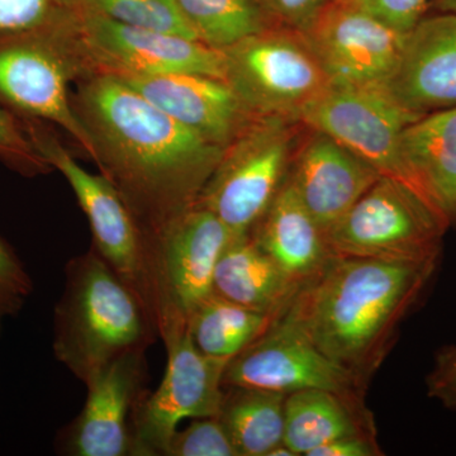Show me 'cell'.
I'll return each instance as SVG.
<instances>
[{
  "mask_svg": "<svg viewBox=\"0 0 456 456\" xmlns=\"http://www.w3.org/2000/svg\"><path fill=\"white\" fill-rule=\"evenodd\" d=\"M383 450L373 435L341 437L314 450L310 456H382Z\"/></svg>",
  "mask_w": 456,
  "mask_h": 456,
  "instance_id": "cell-34",
  "label": "cell"
},
{
  "mask_svg": "<svg viewBox=\"0 0 456 456\" xmlns=\"http://www.w3.org/2000/svg\"><path fill=\"white\" fill-rule=\"evenodd\" d=\"M437 261L335 255L277 320L368 383L431 281Z\"/></svg>",
  "mask_w": 456,
  "mask_h": 456,
  "instance_id": "cell-2",
  "label": "cell"
},
{
  "mask_svg": "<svg viewBox=\"0 0 456 456\" xmlns=\"http://www.w3.org/2000/svg\"><path fill=\"white\" fill-rule=\"evenodd\" d=\"M227 83L254 116L298 119L330 86L305 33L272 26L230 49Z\"/></svg>",
  "mask_w": 456,
  "mask_h": 456,
  "instance_id": "cell-6",
  "label": "cell"
},
{
  "mask_svg": "<svg viewBox=\"0 0 456 456\" xmlns=\"http://www.w3.org/2000/svg\"><path fill=\"white\" fill-rule=\"evenodd\" d=\"M428 395L449 410L456 411V345L437 353L428 379Z\"/></svg>",
  "mask_w": 456,
  "mask_h": 456,
  "instance_id": "cell-32",
  "label": "cell"
},
{
  "mask_svg": "<svg viewBox=\"0 0 456 456\" xmlns=\"http://www.w3.org/2000/svg\"><path fill=\"white\" fill-rule=\"evenodd\" d=\"M90 3L98 13L122 25L200 40L175 0H90Z\"/></svg>",
  "mask_w": 456,
  "mask_h": 456,
  "instance_id": "cell-26",
  "label": "cell"
},
{
  "mask_svg": "<svg viewBox=\"0 0 456 456\" xmlns=\"http://www.w3.org/2000/svg\"><path fill=\"white\" fill-rule=\"evenodd\" d=\"M417 191L450 222L456 218V107L425 114L399 140Z\"/></svg>",
  "mask_w": 456,
  "mask_h": 456,
  "instance_id": "cell-20",
  "label": "cell"
},
{
  "mask_svg": "<svg viewBox=\"0 0 456 456\" xmlns=\"http://www.w3.org/2000/svg\"><path fill=\"white\" fill-rule=\"evenodd\" d=\"M64 62L29 31L0 36V101L26 116L61 126L95 160H101L89 132L69 103Z\"/></svg>",
  "mask_w": 456,
  "mask_h": 456,
  "instance_id": "cell-14",
  "label": "cell"
},
{
  "mask_svg": "<svg viewBox=\"0 0 456 456\" xmlns=\"http://www.w3.org/2000/svg\"><path fill=\"white\" fill-rule=\"evenodd\" d=\"M274 321L212 293L189 318L188 334L204 355L230 362L265 334Z\"/></svg>",
  "mask_w": 456,
  "mask_h": 456,
  "instance_id": "cell-24",
  "label": "cell"
},
{
  "mask_svg": "<svg viewBox=\"0 0 456 456\" xmlns=\"http://www.w3.org/2000/svg\"><path fill=\"white\" fill-rule=\"evenodd\" d=\"M285 397L261 389L224 388L217 417L239 456H269L284 443Z\"/></svg>",
  "mask_w": 456,
  "mask_h": 456,
  "instance_id": "cell-23",
  "label": "cell"
},
{
  "mask_svg": "<svg viewBox=\"0 0 456 456\" xmlns=\"http://www.w3.org/2000/svg\"><path fill=\"white\" fill-rule=\"evenodd\" d=\"M250 233L299 289L335 257L325 231L287 180Z\"/></svg>",
  "mask_w": 456,
  "mask_h": 456,
  "instance_id": "cell-19",
  "label": "cell"
},
{
  "mask_svg": "<svg viewBox=\"0 0 456 456\" xmlns=\"http://www.w3.org/2000/svg\"><path fill=\"white\" fill-rule=\"evenodd\" d=\"M430 9L443 13L456 14V0H431Z\"/></svg>",
  "mask_w": 456,
  "mask_h": 456,
  "instance_id": "cell-35",
  "label": "cell"
},
{
  "mask_svg": "<svg viewBox=\"0 0 456 456\" xmlns=\"http://www.w3.org/2000/svg\"><path fill=\"white\" fill-rule=\"evenodd\" d=\"M161 340L167 347V368L160 386L143 393L134 407V456H165L180 422L218 416L224 401L227 360L200 353L188 329Z\"/></svg>",
  "mask_w": 456,
  "mask_h": 456,
  "instance_id": "cell-8",
  "label": "cell"
},
{
  "mask_svg": "<svg viewBox=\"0 0 456 456\" xmlns=\"http://www.w3.org/2000/svg\"><path fill=\"white\" fill-rule=\"evenodd\" d=\"M121 77L174 119L224 149L254 118L226 80L187 73Z\"/></svg>",
  "mask_w": 456,
  "mask_h": 456,
  "instance_id": "cell-18",
  "label": "cell"
},
{
  "mask_svg": "<svg viewBox=\"0 0 456 456\" xmlns=\"http://www.w3.org/2000/svg\"><path fill=\"white\" fill-rule=\"evenodd\" d=\"M419 117L399 106L383 86L331 84L303 110L298 121L329 134L380 176L397 180L419 194L402 160L399 140L404 128Z\"/></svg>",
  "mask_w": 456,
  "mask_h": 456,
  "instance_id": "cell-9",
  "label": "cell"
},
{
  "mask_svg": "<svg viewBox=\"0 0 456 456\" xmlns=\"http://www.w3.org/2000/svg\"><path fill=\"white\" fill-rule=\"evenodd\" d=\"M450 224L412 189L380 176L325 235L338 256L424 261L439 259Z\"/></svg>",
  "mask_w": 456,
  "mask_h": 456,
  "instance_id": "cell-5",
  "label": "cell"
},
{
  "mask_svg": "<svg viewBox=\"0 0 456 456\" xmlns=\"http://www.w3.org/2000/svg\"><path fill=\"white\" fill-rule=\"evenodd\" d=\"M222 382L224 388L240 387L285 395L325 389L365 397L367 389V383L279 320L228 362Z\"/></svg>",
  "mask_w": 456,
  "mask_h": 456,
  "instance_id": "cell-11",
  "label": "cell"
},
{
  "mask_svg": "<svg viewBox=\"0 0 456 456\" xmlns=\"http://www.w3.org/2000/svg\"><path fill=\"white\" fill-rule=\"evenodd\" d=\"M274 26L305 32L338 0H260Z\"/></svg>",
  "mask_w": 456,
  "mask_h": 456,
  "instance_id": "cell-30",
  "label": "cell"
},
{
  "mask_svg": "<svg viewBox=\"0 0 456 456\" xmlns=\"http://www.w3.org/2000/svg\"><path fill=\"white\" fill-rule=\"evenodd\" d=\"M191 421L173 435L165 456H239L217 416Z\"/></svg>",
  "mask_w": 456,
  "mask_h": 456,
  "instance_id": "cell-27",
  "label": "cell"
},
{
  "mask_svg": "<svg viewBox=\"0 0 456 456\" xmlns=\"http://www.w3.org/2000/svg\"><path fill=\"white\" fill-rule=\"evenodd\" d=\"M200 40L227 50L274 26L260 0H175Z\"/></svg>",
  "mask_w": 456,
  "mask_h": 456,
  "instance_id": "cell-25",
  "label": "cell"
},
{
  "mask_svg": "<svg viewBox=\"0 0 456 456\" xmlns=\"http://www.w3.org/2000/svg\"><path fill=\"white\" fill-rule=\"evenodd\" d=\"M57 0H0V36L41 28Z\"/></svg>",
  "mask_w": 456,
  "mask_h": 456,
  "instance_id": "cell-29",
  "label": "cell"
},
{
  "mask_svg": "<svg viewBox=\"0 0 456 456\" xmlns=\"http://www.w3.org/2000/svg\"><path fill=\"white\" fill-rule=\"evenodd\" d=\"M401 32H408L428 14L431 0H350Z\"/></svg>",
  "mask_w": 456,
  "mask_h": 456,
  "instance_id": "cell-31",
  "label": "cell"
},
{
  "mask_svg": "<svg viewBox=\"0 0 456 456\" xmlns=\"http://www.w3.org/2000/svg\"><path fill=\"white\" fill-rule=\"evenodd\" d=\"M0 156L9 161L20 164V167L29 169L38 167L37 156L33 147L23 136L13 117L0 106Z\"/></svg>",
  "mask_w": 456,
  "mask_h": 456,
  "instance_id": "cell-33",
  "label": "cell"
},
{
  "mask_svg": "<svg viewBox=\"0 0 456 456\" xmlns=\"http://www.w3.org/2000/svg\"><path fill=\"white\" fill-rule=\"evenodd\" d=\"M233 233L211 211L193 206L149 248L154 320L161 338L188 329L191 314L213 293L216 266Z\"/></svg>",
  "mask_w": 456,
  "mask_h": 456,
  "instance_id": "cell-7",
  "label": "cell"
},
{
  "mask_svg": "<svg viewBox=\"0 0 456 456\" xmlns=\"http://www.w3.org/2000/svg\"><path fill=\"white\" fill-rule=\"evenodd\" d=\"M33 134L42 158L73 188L93 233V248L139 296L154 320V294L145 237L130 207L106 176L90 174L66 150ZM155 322V320H154Z\"/></svg>",
  "mask_w": 456,
  "mask_h": 456,
  "instance_id": "cell-10",
  "label": "cell"
},
{
  "mask_svg": "<svg viewBox=\"0 0 456 456\" xmlns=\"http://www.w3.org/2000/svg\"><path fill=\"white\" fill-rule=\"evenodd\" d=\"M86 102L112 146L104 176L130 207L149 250L170 222L196 204L224 149L174 119L121 77L93 83Z\"/></svg>",
  "mask_w": 456,
  "mask_h": 456,
  "instance_id": "cell-1",
  "label": "cell"
},
{
  "mask_svg": "<svg viewBox=\"0 0 456 456\" xmlns=\"http://www.w3.org/2000/svg\"><path fill=\"white\" fill-rule=\"evenodd\" d=\"M305 130L298 119L254 116L224 149L194 206L215 213L233 236L250 233L283 185Z\"/></svg>",
  "mask_w": 456,
  "mask_h": 456,
  "instance_id": "cell-4",
  "label": "cell"
},
{
  "mask_svg": "<svg viewBox=\"0 0 456 456\" xmlns=\"http://www.w3.org/2000/svg\"><path fill=\"white\" fill-rule=\"evenodd\" d=\"M379 178L329 134L305 127L285 180L326 232Z\"/></svg>",
  "mask_w": 456,
  "mask_h": 456,
  "instance_id": "cell-15",
  "label": "cell"
},
{
  "mask_svg": "<svg viewBox=\"0 0 456 456\" xmlns=\"http://www.w3.org/2000/svg\"><path fill=\"white\" fill-rule=\"evenodd\" d=\"M303 33L331 84L383 86L397 65L407 32L350 0H338Z\"/></svg>",
  "mask_w": 456,
  "mask_h": 456,
  "instance_id": "cell-12",
  "label": "cell"
},
{
  "mask_svg": "<svg viewBox=\"0 0 456 456\" xmlns=\"http://www.w3.org/2000/svg\"><path fill=\"white\" fill-rule=\"evenodd\" d=\"M32 292L33 281L25 264L0 237V334L5 320L20 314Z\"/></svg>",
  "mask_w": 456,
  "mask_h": 456,
  "instance_id": "cell-28",
  "label": "cell"
},
{
  "mask_svg": "<svg viewBox=\"0 0 456 456\" xmlns=\"http://www.w3.org/2000/svg\"><path fill=\"white\" fill-rule=\"evenodd\" d=\"M86 28L93 49L125 74L187 73L227 82L226 53L202 41L122 25L98 12Z\"/></svg>",
  "mask_w": 456,
  "mask_h": 456,
  "instance_id": "cell-17",
  "label": "cell"
},
{
  "mask_svg": "<svg viewBox=\"0 0 456 456\" xmlns=\"http://www.w3.org/2000/svg\"><path fill=\"white\" fill-rule=\"evenodd\" d=\"M158 336L146 305L94 248L68 261L53 314V349L80 382L88 383L123 355L146 351Z\"/></svg>",
  "mask_w": 456,
  "mask_h": 456,
  "instance_id": "cell-3",
  "label": "cell"
},
{
  "mask_svg": "<svg viewBox=\"0 0 456 456\" xmlns=\"http://www.w3.org/2000/svg\"><path fill=\"white\" fill-rule=\"evenodd\" d=\"M354 435L377 436L364 395L307 389L285 397L284 444L297 456Z\"/></svg>",
  "mask_w": 456,
  "mask_h": 456,
  "instance_id": "cell-21",
  "label": "cell"
},
{
  "mask_svg": "<svg viewBox=\"0 0 456 456\" xmlns=\"http://www.w3.org/2000/svg\"><path fill=\"white\" fill-rule=\"evenodd\" d=\"M145 351L123 355L86 384V404L56 437L66 456H134L132 416L146 392Z\"/></svg>",
  "mask_w": 456,
  "mask_h": 456,
  "instance_id": "cell-13",
  "label": "cell"
},
{
  "mask_svg": "<svg viewBox=\"0 0 456 456\" xmlns=\"http://www.w3.org/2000/svg\"><path fill=\"white\" fill-rule=\"evenodd\" d=\"M298 290L251 233L231 240L213 278V293L275 320Z\"/></svg>",
  "mask_w": 456,
  "mask_h": 456,
  "instance_id": "cell-22",
  "label": "cell"
},
{
  "mask_svg": "<svg viewBox=\"0 0 456 456\" xmlns=\"http://www.w3.org/2000/svg\"><path fill=\"white\" fill-rule=\"evenodd\" d=\"M410 112L456 107V14H426L406 33L395 70L383 84Z\"/></svg>",
  "mask_w": 456,
  "mask_h": 456,
  "instance_id": "cell-16",
  "label": "cell"
}]
</instances>
